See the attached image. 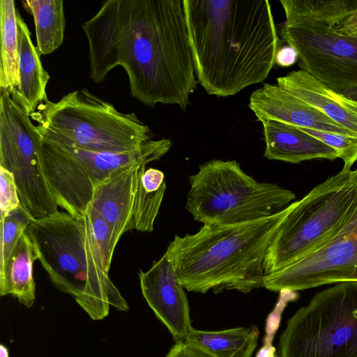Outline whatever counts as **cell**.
Returning <instances> with one entry per match:
<instances>
[{
	"label": "cell",
	"mask_w": 357,
	"mask_h": 357,
	"mask_svg": "<svg viewBox=\"0 0 357 357\" xmlns=\"http://www.w3.org/2000/svg\"><path fill=\"white\" fill-rule=\"evenodd\" d=\"M298 60V55L296 50L287 45L278 48L275 57V63L287 68L294 65Z\"/></svg>",
	"instance_id": "obj_30"
},
{
	"label": "cell",
	"mask_w": 357,
	"mask_h": 357,
	"mask_svg": "<svg viewBox=\"0 0 357 357\" xmlns=\"http://www.w3.org/2000/svg\"><path fill=\"white\" fill-rule=\"evenodd\" d=\"M33 218L20 205L0 220V271H2L20 238Z\"/></svg>",
	"instance_id": "obj_24"
},
{
	"label": "cell",
	"mask_w": 357,
	"mask_h": 357,
	"mask_svg": "<svg viewBox=\"0 0 357 357\" xmlns=\"http://www.w3.org/2000/svg\"><path fill=\"white\" fill-rule=\"evenodd\" d=\"M333 148L344 162L342 170L350 171L357 160V137L301 128Z\"/></svg>",
	"instance_id": "obj_26"
},
{
	"label": "cell",
	"mask_w": 357,
	"mask_h": 357,
	"mask_svg": "<svg viewBox=\"0 0 357 357\" xmlns=\"http://www.w3.org/2000/svg\"><path fill=\"white\" fill-rule=\"evenodd\" d=\"M195 75L209 95L265 80L279 38L268 0H183Z\"/></svg>",
	"instance_id": "obj_2"
},
{
	"label": "cell",
	"mask_w": 357,
	"mask_h": 357,
	"mask_svg": "<svg viewBox=\"0 0 357 357\" xmlns=\"http://www.w3.org/2000/svg\"><path fill=\"white\" fill-rule=\"evenodd\" d=\"M35 24L36 48L40 55L57 50L63 41L65 15L62 0H26L23 1Z\"/></svg>",
	"instance_id": "obj_22"
},
{
	"label": "cell",
	"mask_w": 357,
	"mask_h": 357,
	"mask_svg": "<svg viewBox=\"0 0 357 357\" xmlns=\"http://www.w3.org/2000/svg\"><path fill=\"white\" fill-rule=\"evenodd\" d=\"M17 24L20 85L15 92H10L31 115L40 103L47 100L46 86L50 77L41 63L40 55L31 41V32L19 12Z\"/></svg>",
	"instance_id": "obj_19"
},
{
	"label": "cell",
	"mask_w": 357,
	"mask_h": 357,
	"mask_svg": "<svg viewBox=\"0 0 357 357\" xmlns=\"http://www.w3.org/2000/svg\"><path fill=\"white\" fill-rule=\"evenodd\" d=\"M0 357H9L8 349L3 344L0 345Z\"/></svg>",
	"instance_id": "obj_32"
},
{
	"label": "cell",
	"mask_w": 357,
	"mask_h": 357,
	"mask_svg": "<svg viewBox=\"0 0 357 357\" xmlns=\"http://www.w3.org/2000/svg\"><path fill=\"white\" fill-rule=\"evenodd\" d=\"M166 357H213L199 347L186 341L178 342Z\"/></svg>",
	"instance_id": "obj_28"
},
{
	"label": "cell",
	"mask_w": 357,
	"mask_h": 357,
	"mask_svg": "<svg viewBox=\"0 0 357 357\" xmlns=\"http://www.w3.org/2000/svg\"><path fill=\"white\" fill-rule=\"evenodd\" d=\"M38 260L34 245L24 231L0 271V295H11L18 301L31 307L36 300L33 266Z\"/></svg>",
	"instance_id": "obj_20"
},
{
	"label": "cell",
	"mask_w": 357,
	"mask_h": 357,
	"mask_svg": "<svg viewBox=\"0 0 357 357\" xmlns=\"http://www.w3.org/2000/svg\"><path fill=\"white\" fill-rule=\"evenodd\" d=\"M259 335L255 326L219 331L192 328L185 341L213 357H250L257 346Z\"/></svg>",
	"instance_id": "obj_21"
},
{
	"label": "cell",
	"mask_w": 357,
	"mask_h": 357,
	"mask_svg": "<svg viewBox=\"0 0 357 357\" xmlns=\"http://www.w3.org/2000/svg\"><path fill=\"white\" fill-rule=\"evenodd\" d=\"M142 182L145 190L149 192L158 191L166 186L164 173L152 167L144 171L142 176Z\"/></svg>",
	"instance_id": "obj_29"
},
{
	"label": "cell",
	"mask_w": 357,
	"mask_h": 357,
	"mask_svg": "<svg viewBox=\"0 0 357 357\" xmlns=\"http://www.w3.org/2000/svg\"><path fill=\"white\" fill-rule=\"evenodd\" d=\"M334 94L338 102L357 114V100L348 98L335 92H334Z\"/></svg>",
	"instance_id": "obj_31"
},
{
	"label": "cell",
	"mask_w": 357,
	"mask_h": 357,
	"mask_svg": "<svg viewBox=\"0 0 357 357\" xmlns=\"http://www.w3.org/2000/svg\"><path fill=\"white\" fill-rule=\"evenodd\" d=\"M14 176L11 172L0 167L1 217L7 215L20 206Z\"/></svg>",
	"instance_id": "obj_27"
},
{
	"label": "cell",
	"mask_w": 357,
	"mask_h": 357,
	"mask_svg": "<svg viewBox=\"0 0 357 357\" xmlns=\"http://www.w3.org/2000/svg\"><path fill=\"white\" fill-rule=\"evenodd\" d=\"M139 278L142 295L176 342L185 341L192 330L188 299L173 263L165 252Z\"/></svg>",
	"instance_id": "obj_14"
},
{
	"label": "cell",
	"mask_w": 357,
	"mask_h": 357,
	"mask_svg": "<svg viewBox=\"0 0 357 357\" xmlns=\"http://www.w3.org/2000/svg\"><path fill=\"white\" fill-rule=\"evenodd\" d=\"M147 165L115 172L94 188L89 205L107 222L117 243L126 231L153 230L166 186L155 192L145 190L142 176Z\"/></svg>",
	"instance_id": "obj_13"
},
{
	"label": "cell",
	"mask_w": 357,
	"mask_h": 357,
	"mask_svg": "<svg viewBox=\"0 0 357 357\" xmlns=\"http://www.w3.org/2000/svg\"><path fill=\"white\" fill-rule=\"evenodd\" d=\"M264 156L268 160L298 163L323 158L335 160L338 153L333 148L303 131L301 128L274 120H264Z\"/></svg>",
	"instance_id": "obj_17"
},
{
	"label": "cell",
	"mask_w": 357,
	"mask_h": 357,
	"mask_svg": "<svg viewBox=\"0 0 357 357\" xmlns=\"http://www.w3.org/2000/svg\"><path fill=\"white\" fill-rule=\"evenodd\" d=\"M17 12L13 0L0 1V89L11 92L20 85Z\"/></svg>",
	"instance_id": "obj_23"
},
{
	"label": "cell",
	"mask_w": 357,
	"mask_h": 357,
	"mask_svg": "<svg viewBox=\"0 0 357 357\" xmlns=\"http://www.w3.org/2000/svg\"><path fill=\"white\" fill-rule=\"evenodd\" d=\"M278 357H357V281L317 293L288 320Z\"/></svg>",
	"instance_id": "obj_9"
},
{
	"label": "cell",
	"mask_w": 357,
	"mask_h": 357,
	"mask_svg": "<svg viewBox=\"0 0 357 357\" xmlns=\"http://www.w3.org/2000/svg\"><path fill=\"white\" fill-rule=\"evenodd\" d=\"M357 205L356 170H341L315 186L288 211L268 248V275L301 259L326 243Z\"/></svg>",
	"instance_id": "obj_7"
},
{
	"label": "cell",
	"mask_w": 357,
	"mask_h": 357,
	"mask_svg": "<svg viewBox=\"0 0 357 357\" xmlns=\"http://www.w3.org/2000/svg\"><path fill=\"white\" fill-rule=\"evenodd\" d=\"M23 107L0 113V167L14 176L20 204L33 219L57 213L41 164L40 135Z\"/></svg>",
	"instance_id": "obj_10"
},
{
	"label": "cell",
	"mask_w": 357,
	"mask_h": 357,
	"mask_svg": "<svg viewBox=\"0 0 357 357\" xmlns=\"http://www.w3.org/2000/svg\"><path fill=\"white\" fill-rule=\"evenodd\" d=\"M172 145L167 139H150L127 152H97L40 136L41 164L58 206L70 215L82 216L96 185L120 170L159 160Z\"/></svg>",
	"instance_id": "obj_8"
},
{
	"label": "cell",
	"mask_w": 357,
	"mask_h": 357,
	"mask_svg": "<svg viewBox=\"0 0 357 357\" xmlns=\"http://www.w3.org/2000/svg\"><path fill=\"white\" fill-rule=\"evenodd\" d=\"M30 116L41 137L92 151L127 152L151 139L135 113L121 112L85 89L40 103Z\"/></svg>",
	"instance_id": "obj_5"
},
{
	"label": "cell",
	"mask_w": 357,
	"mask_h": 357,
	"mask_svg": "<svg viewBox=\"0 0 357 357\" xmlns=\"http://www.w3.org/2000/svg\"><path fill=\"white\" fill-rule=\"evenodd\" d=\"M82 29L95 83L119 66L138 101L186 109L197 81L183 1L107 0Z\"/></svg>",
	"instance_id": "obj_1"
},
{
	"label": "cell",
	"mask_w": 357,
	"mask_h": 357,
	"mask_svg": "<svg viewBox=\"0 0 357 357\" xmlns=\"http://www.w3.org/2000/svg\"><path fill=\"white\" fill-rule=\"evenodd\" d=\"M185 209L205 225H228L269 217L284 210L295 194L275 183L259 182L236 160L213 159L189 176Z\"/></svg>",
	"instance_id": "obj_6"
},
{
	"label": "cell",
	"mask_w": 357,
	"mask_h": 357,
	"mask_svg": "<svg viewBox=\"0 0 357 357\" xmlns=\"http://www.w3.org/2000/svg\"><path fill=\"white\" fill-rule=\"evenodd\" d=\"M288 211L228 225H205L193 234L176 235L166 252L189 291L243 293L263 287L264 259Z\"/></svg>",
	"instance_id": "obj_3"
},
{
	"label": "cell",
	"mask_w": 357,
	"mask_h": 357,
	"mask_svg": "<svg viewBox=\"0 0 357 357\" xmlns=\"http://www.w3.org/2000/svg\"><path fill=\"white\" fill-rule=\"evenodd\" d=\"M38 260L54 286L70 295L93 320L105 318L110 307L129 306L108 273L92 240L88 218L59 211L33 219L26 229Z\"/></svg>",
	"instance_id": "obj_4"
},
{
	"label": "cell",
	"mask_w": 357,
	"mask_h": 357,
	"mask_svg": "<svg viewBox=\"0 0 357 357\" xmlns=\"http://www.w3.org/2000/svg\"><path fill=\"white\" fill-rule=\"evenodd\" d=\"M283 40L296 50L298 65L333 91L357 98V36L283 24Z\"/></svg>",
	"instance_id": "obj_11"
},
{
	"label": "cell",
	"mask_w": 357,
	"mask_h": 357,
	"mask_svg": "<svg viewBox=\"0 0 357 357\" xmlns=\"http://www.w3.org/2000/svg\"><path fill=\"white\" fill-rule=\"evenodd\" d=\"M89 220L93 244L102 270L108 273L117 242L107 222L90 205L84 213Z\"/></svg>",
	"instance_id": "obj_25"
},
{
	"label": "cell",
	"mask_w": 357,
	"mask_h": 357,
	"mask_svg": "<svg viewBox=\"0 0 357 357\" xmlns=\"http://www.w3.org/2000/svg\"><path fill=\"white\" fill-rule=\"evenodd\" d=\"M249 107L261 122L274 120L299 128L357 137L278 85L264 84L253 91Z\"/></svg>",
	"instance_id": "obj_15"
},
{
	"label": "cell",
	"mask_w": 357,
	"mask_h": 357,
	"mask_svg": "<svg viewBox=\"0 0 357 357\" xmlns=\"http://www.w3.org/2000/svg\"><path fill=\"white\" fill-rule=\"evenodd\" d=\"M278 86L304 101L357 136V114L342 105L334 92L303 70H293L277 79Z\"/></svg>",
	"instance_id": "obj_18"
},
{
	"label": "cell",
	"mask_w": 357,
	"mask_h": 357,
	"mask_svg": "<svg viewBox=\"0 0 357 357\" xmlns=\"http://www.w3.org/2000/svg\"><path fill=\"white\" fill-rule=\"evenodd\" d=\"M348 281H357V205L326 243L301 259L266 275L263 287L272 291H295Z\"/></svg>",
	"instance_id": "obj_12"
},
{
	"label": "cell",
	"mask_w": 357,
	"mask_h": 357,
	"mask_svg": "<svg viewBox=\"0 0 357 357\" xmlns=\"http://www.w3.org/2000/svg\"><path fill=\"white\" fill-rule=\"evenodd\" d=\"M290 27L357 36V0H280Z\"/></svg>",
	"instance_id": "obj_16"
}]
</instances>
